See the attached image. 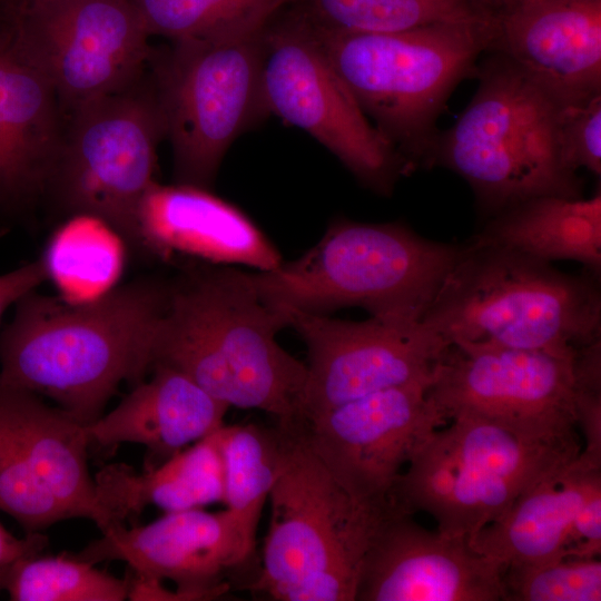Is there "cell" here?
Returning a JSON list of instances; mask_svg holds the SVG:
<instances>
[{
	"label": "cell",
	"instance_id": "obj_1",
	"mask_svg": "<svg viewBox=\"0 0 601 601\" xmlns=\"http://www.w3.org/2000/svg\"><path fill=\"white\" fill-rule=\"evenodd\" d=\"M169 292L168 282L138 278L81 302L27 294L0 332V384L91 424L124 382L150 373Z\"/></svg>",
	"mask_w": 601,
	"mask_h": 601
},
{
	"label": "cell",
	"instance_id": "obj_2",
	"mask_svg": "<svg viewBox=\"0 0 601 601\" xmlns=\"http://www.w3.org/2000/svg\"><path fill=\"white\" fill-rule=\"evenodd\" d=\"M287 326L286 314L259 296L248 273L189 267L170 283L152 366L183 372L229 407L260 410L293 425L303 420L307 368L276 339Z\"/></svg>",
	"mask_w": 601,
	"mask_h": 601
},
{
	"label": "cell",
	"instance_id": "obj_3",
	"mask_svg": "<svg viewBox=\"0 0 601 601\" xmlns=\"http://www.w3.org/2000/svg\"><path fill=\"white\" fill-rule=\"evenodd\" d=\"M421 322L445 346L573 355L601 339L600 277L470 240Z\"/></svg>",
	"mask_w": 601,
	"mask_h": 601
},
{
	"label": "cell",
	"instance_id": "obj_4",
	"mask_svg": "<svg viewBox=\"0 0 601 601\" xmlns=\"http://www.w3.org/2000/svg\"><path fill=\"white\" fill-rule=\"evenodd\" d=\"M466 248V242L430 239L400 221L341 219L298 258L248 276L286 316L354 306L380 319L416 323Z\"/></svg>",
	"mask_w": 601,
	"mask_h": 601
},
{
	"label": "cell",
	"instance_id": "obj_5",
	"mask_svg": "<svg viewBox=\"0 0 601 601\" xmlns=\"http://www.w3.org/2000/svg\"><path fill=\"white\" fill-rule=\"evenodd\" d=\"M308 21L365 116L410 173L433 167L437 120L456 86L476 75L479 58L490 50L493 18L391 33L332 32Z\"/></svg>",
	"mask_w": 601,
	"mask_h": 601
},
{
	"label": "cell",
	"instance_id": "obj_6",
	"mask_svg": "<svg viewBox=\"0 0 601 601\" xmlns=\"http://www.w3.org/2000/svg\"><path fill=\"white\" fill-rule=\"evenodd\" d=\"M479 85L457 121L440 132L432 166L466 181L490 218L525 199L582 197V180L560 155V105L501 53L479 65Z\"/></svg>",
	"mask_w": 601,
	"mask_h": 601
},
{
	"label": "cell",
	"instance_id": "obj_7",
	"mask_svg": "<svg viewBox=\"0 0 601 601\" xmlns=\"http://www.w3.org/2000/svg\"><path fill=\"white\" fill-rule=\"evenodd\" d=\"M451 421L417 449L393 492L397 506L431 514L446 535L471 539L582 450L578 436L536 437L470 415Z\"/></svg>",
	"mask_w": 601,
	"mask_h": 601
},
{
	"label": "cell",
	"instance_id": "obj_8",
	"mask_svg": "<svg viewBox=\"0 0 601 601\" xmlns=\"http://www.w3.org/2000/svg\"><path fill=\"white\" fill-rule=\"evenodd\" d=\"M165 126L151 81L144 76L119 92L66 115L60 147L42 201L67 220L102 224L140 254V205L155 183Z\"/></svg>",
	"mask_w": 601,
	"mask_h": 601
},
{
	"label": "cell",
	"instance_id": "obj_9",
	"mask_svg": "<svg viewBox=\"0 0 601 601\" xmlns=\"http://www.w3.org/2000/svg\"><path fill=\"white\" fill-rule=\"evenodd\" d=\"M262 99L328 149L366 188L392 194L406 161L373 126L317 42L297 1L263 32Z\"/></svg>",
	"mask_w": 601,
	"mask_h": 601
},
{
	"label": "cell",
	"instance_id": "obj_10",
	"mask_svg": "<svg viewBox=\"0 0 601 601\" xmlns=\"http://www.w3.org/2000/svg\"><path fill=\"white\" fill-rule=\"evenodd\" d=\"M263 32L230 40H177L155 63L151 82L176 184L209 189L233 141L265 112Z\"/></svg>",
	"mask_w": 601,
	"mask_h": 601
},
{
	"label": "cell",
	"instance_id": "obj_11",
	"mask_svg": "<svg viewBox=\"0 0 601 601\" xmlns=\"http://www.w3.org/2000/svg\"><path fill=\"white\" fill-rule=\"evenodd\" d=\"M279 426L285 437L282 466L268 497L263 566L250 588L268 595L332 569L358 578L368 542L393 503L376 508L355 501L314 451L299 423Z\"/></svg>",
	"mask_w": 601,
	"mask_h": 601
},
{
	"label": "cell",
	"instance_id": "obj_12",
	"mask_svg": "<svg viewBox=\"0 0 601 601\" xmlns=\"http://www.w3.org/2000/svg\"><path fill=\"white\" fill-rule=\"evenodd\" d=\"M6 8L17 45L65 116L136 83L152 57L151 35L130 0H27Z\"/></svg>",
	"mask_w": 601,
	"mask_h": 601
},
{
	"label": "cell",
	"instance_id": "obj_13",
	"mask_svg": "<svg viewBox=\"0 0 601 601\" xmlns=\"http://www.w3.org/2000/svg\"><path fill=\"white\" fill-rule=\"evenodd\" d=\"M87 424L39 395L0 384V510L26 533L72 518L98 526Z\"/></svg>",
	"mask_w": 601,
	"mask_h": 601
},
{
	"label": "cell",
	"instance_id": "obj_14",
	"mask_svg": "<svg viewBox=\"0 0 601 601\" xmlns=\"http://www.w3.org/2000/svg\"><path fill=\"white\" fill-rule=\"evenodd\" d=\"M574 354L450 345L427 395L447 420L470 415L536 437H574Z\"/></svg>",
	"mask_w": 601,
	"mask_h": 601
},
{
	"label": "cell",
	"instance_id": "obj_15",
	"mask_svg": "<svg viewBox=\"0 0 601 601\" xmlns=\"http://www.w3.org/2000/svg\"><path fill=\"white\" fill-rule=\"evenodd\" d=\"M431 381L345 402L302 423L321 460L357 502L382 508L413 454L447 417L428 397Z\"/></svg>",
	"mask_w": 601,
	"mask_h": 601
},
{
	"label": "cell",
	"instance_id": "obj_16",
	"mask_svg": "<svg viewBox=\"0 0 601 601\" xmlns=\"http://www.w3.org/2000/svg\"><path fill=\"white\" fill-rule=\"evenodd\" d=\"M307 348L302 422L373 392L431 381L445 344L422 322L287 315Z\"/></svg>",
	"mask_w": 601,
	"mask_h": 601
},
{
	"label": "cell",
	"instance_id": "obj_17",
	"mask_svg": "<svg viewBox=\"0 0 601 601\" xmlns=\"http://www.w3.org/2000/svg\"><path fill=\"white\" fill-rule=\"evenodd\" d=\"M255 543L228 509H190L144 525H118L75 555L93 564L122 561L132 578L171 581L183 600H206L229 589L224 579L249 559Z\"/></svg>",
	"mask_w": 601,
	"mask_h": 601
},
{
	"label": "cell",
	"instance_id": "obj_18",
	"mask_svg": "<svg viewBox=\"0 0 601 601\" xmlns=\"http://www.w3.org/2000/svg\"><path fill=\"white\" fill-rule=\"evenodd\" d=\"M502 570L467 538L430 531L393 503L361 561L355 601H497Z\"/></svg>",
	"mask_w": 601,
	"mask_h": 601
},
{
	"label": "cell",
	"instance_id": "obj_19",
	"mask_svg": "<svg viewBox=\"0 0 601 601\" xmlns=\"http://www.w3.org/2000/svg\"><path fill=\"white\" fill-rule=\"evenodd\" d=\"M492 16L489 51L561 107L601 95V0H516Z\"/></svg>",
	"mask_w": 601,
	"mask_h": 601
},
{
	"label": "cell",
	"instance_id": "obj_20",
	"mask_svg": "<svg viewBox=\"0 0 601 601\" xmlns=\"http://www.w3.org/2000/svg\"><path fill=\"white\" fill-rule=\"evenodd\" d=\"M65 120L53 88L17 45L9 9L0 7V219L42 201Z\"/></svg>",
	"mask_w": 601,
	"mask_h": 601
},
{
	"label": "cell",
	"instance_id": "obj_21",
	"mask_svg": "<svg viewBox=\"0 0 601 601\" xmlns=\"http://www.w3.org/2000/svg\"><path fill=\"white\" fill-rule=\"evenodd\" d=\"M140 254L162 260L189 257L211 265L268 270L283 259L240 209L191 185L154 183L138 219Z\"/></svg>",
	"mask_w": 601,
	"mask_h": 601
},
{
	"label": "cell",
	"instance_id": "obj_22",
	"mask_svg": "<svg viewBox=\"0 0 601 601\" xmlns=\"http://www.w3.org/2000/svg\"><path fill=\"white\" fill-rule=\"evenodd\" d=\"M150 373L109 413L87 425L90 445L145 446L150 463L146 469L215 433L229 410L176 368L156 364Z\"/></svg>",
	"mask_w": 601,
	"mask_h": 601
},
{
	"label": "cell",
	"instance_id": "obj_23",
	"mask_svg": "<svg viewBox=\"0 0 601 601\" xmlns=\"http://www.w3.org/2000/svg\"><path fill=\"white\" fill-rule=\"evenodd\" d=\"M601 486V466L580 454L520 495L497 520L469 539L483 556L505 566L569 558L570 531L588 495Z\"/></svg>",
	"mask_w": 601,
	"mask_h": 601
},
{
	"label": "cell",
	"instance_id": "obj_24",
	"mask_svg": "<svg viewBox=\"0 0 601 601\" xmlns=\"http://www.w3.org/2000/svg\"><path fill=\"white\" fill-rule=\"evenodd\" d=\"M216 432L142 473L125 463L104 466L93 476L102 530L125 525L149 505L176 512L223 502L224 469Z\"/></svg>",
	"mask_w": 601,
	"mask_h": 601
},
{
	"label": "cell",
	"instance_id": "obj_25",
	"mask_svg": "<svg viewBox=\"0 0 601 601\" xmlns=\"http://www.w3.org/2000/svg\"><path fill=\"white\" fill-rule=\"evenodd\" d=\"M469 240L548 263L578 262L600 277V189L590 198L545 195L525 199L487 218Z\"/></svg>",
	"mask_w": 601,
	"mask_h": 601
},
{
	"label": "cell",
	"instance_id": "obj_26",
	"mask_svg": "<svg viewBox=\"0 0 601 601\" xmlns=\"http://www.w3.org/2000/svg\"><path fill=\"white\" fill-rule=\"evenodd\" d=\"M307 18L332 32L391 33L436 23H486L479 0H297Z\"/></svg>",
	"mask_w": 601,
	"mask_h": 601
},
{
	"label": "cell",
	"instance_id": "obj_27",
	"mask_svg": "<svg viewBox=\"0 0 601 601\" xmlns=\"http://www.w3.org/2000/svg\"><path fill=\"white\" fill-rule=\"evenodd\" d=\"M216 436L224 469L223 503L256 536L264 504L280 471L284 431L279 425H223Z\"/></svg>",
	"mask_w": 601,
	"mask_h": 601
},
{
	"label": "cell",
	"instance_id": "obj_28",
	"mask_svg": "<svg viewBox=\"0 0 601 601\" xmlns=\"http://www.w3.org/2000/svg\"><path fill=\"white\" fill-rule=\"evenodd\" d=\"M151 36L230 40L260 33L297 0H130Z\"/></svg>",
	"mask_w": 601,
	"mask_h": 601
},
{
	"label": "cell",
	"instance_id": "obj_29",
	"mask_svg": "<svg viewBox=\"0 0 601 601\" xmlns=\"http://www.w3.org/2000/svg\"><path fill=\"white\" fill-rule=\"evenodd\" d=\"M3 589L13 601H124L130 578H117L75 554H37L9 568Z\"/></svg>",
	"mask_w": 601,
	"mask_h": 601
},
{
	"label": "cell",
	"instance_id": "obj_30",
	"mask_svg": "<svg viewBox=\"0 0 601 601\" xmlns=\"http://www.w3.org/2000/svg\"><path fill=\"white\" fill-rule=\"evenodd\" d=\"M108 229L99 221L76 217L57 231L41 257L48 278L66 292L100 287L112 278L116 255L102 236Z\"/></svg>",
	"mask_w": 601,
	"mask_h": 601
},
{
	"label": "cell",
	"instance_id": "obj_31",
	"mask_svg": "<svg viewBox=\"0 0 601 601\" xmlns=\"http://www.w3.org/2000/svg\"><path fill=\"white\" fill-rule=\"evenodd\" d=\"M501 588L505 601H600V558L505 565Z\"/></svg>",
	"mask_w": 601,
	"mask_h": 601
},
{
	"label": "cell",
	"instance_id": "obj_32",
	"mask_svg": "<svg viewBox=\"0 0 601 601\" xmlns=\"http://www.w3.org/2000/svg\"><path fill=\"white\" fill-rule=\"evenodd\" d=\"M558 142L564 166L578 174L587 169L601 175V95L579 105L562 106L558 117Z\"/></svg>",
	"mask_w": 601,
	"mask_h": 601
},
{
	"label": "cell",
	"instance_id": "obj_33",
	"mask_svg": "<svg viewBox=\"0 0 601 601\" xmlns=\"http://www.w3.org/2000/svg\"><path fill=\"white\" fill-rule=\"evenodd\" d=\"M601 552V486L593 490L572 522L569 558H599Z\"/></svg>",
	"mask_w": 601,
	"mask_h": 601
},
{
	"label": "cell",
	"instance_id": "obj_34",
	"mask_svg": "<svg viewBox=\"0 0 601 601\" xmlns=\"http://www.w3.org/2000/svg\"><path fill=\"white\" fill-rule=\"evenodd\" d=\"M48 279L42 258L0 275V326L6 311Z\"/></svg>",
	"mask_w": 601,
	"mask_h": 601
},
{
	"label": "cell",
	"instance_id": "obj_35",
	"mask_svg": "<svg viewBox=\"0 0 601 601\" xmlns=\"http://www.w3.org/2000/svg\"><path fill=\"white\" fill-rule=\"evenodd\" d=\"M48 544V538L40 532L14 536L0 522V571L9 569L21 559L40 554Z\"/></svg>",
	"mask_w": 601,
	"mask_h": 601
},
{
	"label": "cell",
	"instance_id": "obj_36",
	"mask_svg": "<svg viewBox=\"0 0 601 601\" xmlns=\"http://www.w3.org/2000/svg\"><path fill=\"white\" fill-rule=\"evenodd\" d=\"M492 13L509 6L516 0H479Z\"/></svg>",
	"mask_w": 601,
	"mask_h": 601
},
{
	"label": "cell",
	"instance_id": "obj_37",
	"mask_svg": "<svg viewBox=\"0 0 601 601\" xmlns=\"http://www.w3.org/2000/svg\"><path fill=\"white\" fill-rule=\"evenodd\" d=\"M27 0H0V6L13 7Z\"/></svg>",
	"mask_w": 601,
	"mask_h": 601
},
{
	"label": "cell",
	"instance_id": "obj_38",
	"mask_svg": "<svg viewBox=\"0 0 601 601\" xmlns=\"http://www.w3.org/2000/svg\"><path fill=\"white\" fill-rule=\"evenodd\" d=\"M9 569L0 571V589H3L4 579Z\"/></svg>",
	"mask_w": 601,
	"mask_h": 601
}]
</instances>
